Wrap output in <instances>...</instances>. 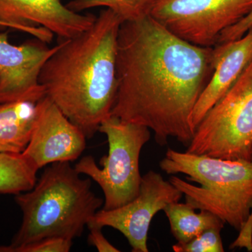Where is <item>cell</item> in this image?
Segmentation results:
<instances>
[{
	"label": "cell",
	"mask_w": 252,
	"mask_h": 252,
	"mask_svg": "<svg viewBox=\"0 0 252 252\" xmlns=\"http://www.w3.org/2000/svg\"><path fill=\"white\" fill-rule=\"evenodd\" d=\"M94 14L76 12L61 0H0V27L27 32L49 44L71 39L94 25Z\"/></svg>",
	"instance_id": "9"
},
{
	"label": "cell",
	"mask_w": 252,
	"mask_h": 252,
	"mask_svg": "<svg viewBox=\"0 0 252 252\" xmlns=\"http://www.w3.org/2000/svg\"><path fill=\"white\" fill-rule=\"evenodd\" d=\"M158 0H72L69 9L81 13L96 7H105L117 14L122 22L140 21L150 16Z\"/></svg>",
	"instance_id": "16"
},
{
	"label": "cell",
	"mask_w": 252,
	"mask_h": 252,
	"mask_svg": "<svg viewBox=\"0 0 252 252\" xmlns=\"http://www.w3.org/2000/svg\"><path fill=\"white\" fill-rule=\"evenodd\" d=\"M252 146V61L195 128L187 152L250 160Z\"/></svg>",
	"instance_id": "6"
},
{
	"label": "cell",
	"mask_w": 252,
	"mask_h": 252,
	"mask_svg": "<svg viewBox=\"0 0 252 252\" xmlns=\"http://www.w3.org/2000/svg\"><path fill=\"white\" fill-rule=\"evenodd\" d=\"M37 115V102L0 104V153L21 154L31 140Z\"/></svg>",
	"instance_id": "13"
},
{
	"label": "cell",
	"mask_w": 252,
	"mask_h": 252,
	"mask_svg": "<svg viewBox=\"0 0 252 252\" xmlns=\"http://www.w3.org/2000/svg\"><path fill=\"white\" fill-rule=\"evenodd\" d=\"M251 27H252V11L241 21L222 32L217 44L237 40L245 35V33Z\"/></svg>",
	"instance_id": "19"
},
{
	"label": "cell",
	"mask_w": 252,
	"mask_h": 252,
	"mask_svg": "<svg viewBox=\"0 0 252 252\" xmlns=\"http://www.w3.org/2000/svg\"><path fill=\"white\" fill-rule=\"evenodd\" d=\"M0 252H13V250L11 246H0Z\"/></svg>",
	"instance_id": "22"
},
{
	"label": "cell",
	"mask_w": 252,
	"mask_h": 252,
	"mask_svg": "<svg viewBox=\"0 0 252 252\" xmlns=\"http://www.w3.org/2000/svg\"><path fill=\"white\" fill-rule=\"evenodd\" d=\"M195 210L189 204L180 201L164 208L177 243H187L209 228L224 227L225 223L211 212L200 210V213H195Z\"/></svg>",
	"instance_id": "14"
},
{
	"label": "cell",
	"mask_w": 252,
	"mask_h": 252,
	"mask_svg": "<svg viewBox=\"0 0 252 252\" xmlns=\"http://www.w3.org/2000/svg\"><path fill=\"white\" fill-rule=\"evenodd\" d=\"M46 167L31 190L16 195L23 220L10 245L13 252L50 237L79 238L104 205L91 189V179L81 178L70 162Z\"/></svg>",
	"instance_id": "3"
},
{
	"label": "cell",
	"mask_w": 252,
	"mask_h": 252,
	"mask_svg": "<svg viewBox=\"0 0 252 252\" xmlns=\"http://www.w3.org/2000/svg\"><path fill=\"white\" fill-rule=\"evenodd\" d=\"M222 228H211L185 244L177 243L172 246L175 252H223L220 232Z\"/></svg>",
	"instance_id": "17"
},
{
	"label": "cell",
	"mask_w": 252,
	"mask_h": 252,
	"mask_svg": "<svg viewBox=\"0 0 252 252\" xmlns=\"http://www.w3.org/2000/svg\"><path fill=\"white\" fill-rule=\"evenodd\" d=\"M238 239L230 245V249L246 248L249 252L252 251V210L250 217L241 229Z\"/></svg>",
	"instance_id": "21"
},
{
	"label": "cell",
	"mask_w": 252,
	"mask_h": 252,
	"mask_svg": "<svg viewBox=\"0 0 252 252\" xmlns=\"http://www.w3.org/2000/svg\"><path fill=\"white\" fill-rule=\"evenodd\" d=\"M180 190L160 173L150 170L142 176L137 196L113 210H98L87 227H111L127 239L133 252H148L147 238L154 216L170 203L182 198Z\"/></svg>",
	"instance_id": "8"
},
{
	"label": "cell",
	"mask_w": 252,
	"mask_h": 252,
	"mask_svg": "<svg viewBox=\"0 0 252 252\" xmlns=\"http://www.w3.org/2000/svg\"><path fill=\"white\" fill-rule=\"evenodd\" d=\"M212 49L184 41L150 16L122 23L111 115L148 127L159 145L175 138L188 147L194 107L213 73Z\"/></svg>",
	"instance_id": "1"
},
{
	"label": "cell",
	"mask_w": 252,
	"mask_h": 252,
	"mask_svg": "<svg viewBox=\"0 0 252 252\" xmlns=\"http://www.w3.org/2000/svg\"><path fill=\"white\" fill-rule=\"evenodd\" d=\"M73 240L64 237H50L18 249L16 252H68Z\"/></svg>",
	"instance_id": "18"
},
{
	"label": "cell",
	"mask_w": 252,
	"mask_h": 252,
	"mask_svg": "<svg viewBox=\"0 0 252 252\" xmlns=\"http://www.w3.org/2000/svg\"><path fill=\"white\" fill-rule=\"evenodd\" d=\"M86 137L49 98L37 102L31 140L23 154L38 169L77 160L85 150Z\"/></svg>",
	"instance_id": "11"
},
{
	"label": "cell",
	"mask_w": 252,
	"mask_h": 252,
	"mask_svg": "<svg viewBox=\"0 0 252 252\" xmlns=\"http://www.w3.org/2000/svg\"><path fill=\"white\" fill-rule=\"evenodd\" d=\"M250 161L252 162V149H251V152H250Z\"/></svg>",
	"instance_id": "23"
},
{
	"label": "cell",
	"mask_w": 252,
	"mask_h": 252,
	"mask_svg": "<svg viewBox=\"0 0 252 252\" xmlns=\"http://www.w3.org/2000/svg\"><path fill=\"white\" fill-rule=\"evenodd\" d=\"M122 20L110 9L60 47L39 74L46 96L91 139L110 117L117 97V40Z\"/></svg>",
	"instance_id": "2"
},
{
	"label": "cell",
	"mask_w": 252,
	"mask_h": 252,
	"mask_svg": "<svg viewBox=\"0 0 252 252\" xmlns=\"http://www.w3.org/2000/svg\"><path fill=\"white\" fill-rule=\"evenodd\" d=\"M35 39L21 45L11 44L8 33H0V104L16 101L38 102L45 97L39 74L46 61L59 49Z\"/></svg>",
	"instance_id": "10"
},
{
	"label": "cell",
	"mask_w": 252,
	"mask_h": 252,
	"mask_svg": "<svg viewBox=\"0 0 252 252\" xmlns=\"http://www.w3.org/2000/svg\"><path fill=\"white\" fill-rule=\"evenodd\" d=\"M98 132L107 136L109 144L108 155L99 161L102 168L91 156L83 157L74 168L102 189L103 210H113L128 203L139 193L140 153L150 140V129L111 115L100 124Z\"/></svg>",
	"instance_id": "5"
},
{
	"label": "cell",
	"mask_w": 252,
	"mask_h": 252,
	"mask_svg": "<svg viewBox=\"0 0 252 252\" xmlns=\"http://www.w3.org/2000/svg\"><path fill=\"white\" fill-rule=\"evenodd\" d=\"M90 234L89 235V245H93L99 252H119L120 250L109 243L102 234V228L99 227H89Z\"/></svg>",
	"instance_id": "20"
},
{
	"label": "cell",
	"mask_w": 252,
	"mask_h": 252,
	"mask_svg": "<svg viewBox=\"0 0 252 252\" xmlns=\"http://www.w3.org/2000/svg\"><path fill=\"white\" fill-rule=\"evenodd\" d=\"M168 175L182 173L189 182L172 177L170 182L185 195L195 210L211 212L224 223L240 230L252 210V162L226 160L169 149L160 162Z\"/></svg>",
	"instance_id": "4"
},
{
	"label": "cell",
	"mask_w": 252,
	"mask_h": 252,
	"mask_svg": "<svg viewBox=\"0 0 252 252\" xmlns=\"http://www.w3.org/2000/svg\"><path fill=\"white\" fill-rule=\"evenodd\" d=\"M38 170L23 153H0V193L18 195L31 190Z\"/></svg>",
	"instance_id": "15"
},
{
	"label": "cell",
	"mask_w": 252,
	"mask_h": 252,
	"mask_svg": "<svg viewBox=\"0 0 252 252\" xmlns=\"http://www.w3.org/2000/svg\"><path fill=\"white\" fill-rule=\"evenodd\" d=\"M212 61L211 79L200 94L192 114V124L195 129L252 62V27L240 39L214 46Z\"/></svg>",
	"instance_id": "12"
},
{
	"label": "cell",
	"mask_w": 252,
	"mask_h": 252,
	"mask_svg": "<svg viewBox=\"0 0 252 252\" xmlns=\"http://www.w3.org/2000/svg\"><path fill=\"white\" fill-rule=\"evenodd\" d=\"M252 11V0H158L150 16L190 44L214 47L222 32Z\"/></svg>",
	"instance_id": "7"
}]
</instances>
